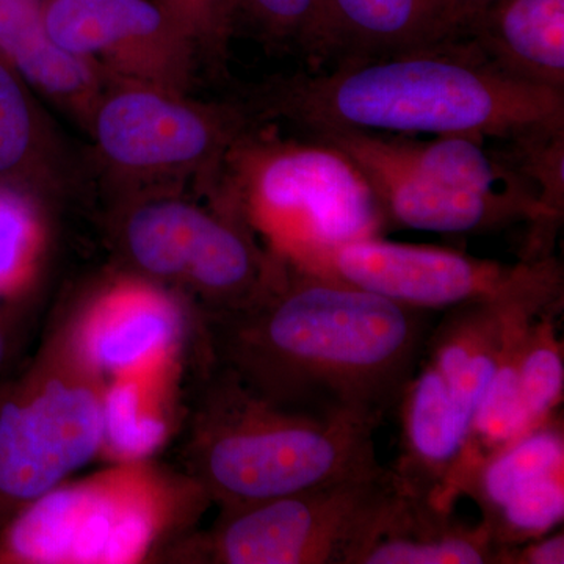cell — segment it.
I'll return each instance as SVG.
<instances>
[{
	"label": "cell",
	"instance_id": "cell-1",
	"mask_svg": "<svg viewBox=\"0 0 564 564\" xmlns=\"http://www.w3.org/2000/svg\"><path fill=\"white\" fill-rule=\"evenodd\" d=\"M232 313L229 348L259 395L375 430L395 415L441 314L288 262L261 299Z\"/></svg>",
	"mask_w": 564,
	"mask_h": 564
},
{
	"label": "cell",
	"instance_id": "cell-2",
	"mask_svg": "<svg viewBox=\"0 0 564 564\" xmlns=\"http://www.w3.org/2000/svg\"><path fill=\"white\" fill-rule=\"evenodd\" d=\"M274 118L307 137L329 132L508 140L564 128V91L522 84L481 61L466 40L383 57L344 58L318 76L281 82Z\"/></svg>",
	"mask_w": 564,
	"mask_h": 564
},
{
	"label": "cell",
	"instance_id": "cell-3",
	"mask_svg": "<svg viewBox=\"0 0 564 564\" xmlns=\"http://www.w3.org/2000/svg\"><path fill=\"white\" fill-rule=\"evenodd\" d=\"M256 395L237 384L223 389L204 455L212 486L234 511L383 469L373 426Z\"/></svg>",
	"mask_w": 564,
	"mask_h": 564
},
{
	"label": "cell",
	"instance_id": "cell-4",
	"mask_svg": "<svg viewBox=\"0 0 564 564\" xmlns=\"http://www.w3.org/2000/svg\"><path fill=\"white\" fill-rule=\"evenodd\" d=\"M231 195L288 263L329 245L378 236L386 223L369 182L326 141L239 137L225 162Z\"/></svg>",
	"mask_w": 564,
	"mask_h": 564
},
{
	"label": "cell",
	"instance_id": "cell-5",
	"mask_svg": "<svg viewBox=\"0 0 564 564\" xmlns=\"http://www.w3.org/2000/svg\"><path fill=\"white\" fill-rule=\"evenodd\" d=\"M291 265L436 313L474 303L563 311V267L555 256L503 263L369 236L323 247Z\"/></svg>",
	"mask_w": 564,
	"mask_h": 564
},
{
	"label": "cell",
	"instance_id": "cell-6",
	"mask_svg": "<svg viewBox=\"0 0 564 564\" xmlns=\"http://www.w3.org/2000/svg\"><path fill=\"white\" fill-rule=\"evenodd\" d=\"M389 467L236 510L215 540L229 564H355L395 492Z\"/></svg>",
	"mask_w": 564,
	"mask_h": 564
},
{
	"label": "cell",
	"instance_id": "cell-7",
	"mask_svg": "<svg viewBox=\"0 0 564 564\" xmlns=\"http://www.w3.org/2000/svg\"><path fill=\"white\" fill-rule=\"evenodd\" d=\"M87 126L104 162L139 180L218 169L243 133L242 118L231 110L124 80H104Z\"/></svg>",
	"mask_w": 564,
	"mask_h": 564
},
{
	"label": "cell",
	"instance_id": "cell-8",
	"mask_svg": "<svg viewBox=\"0 0 564 564\" xmlns=\"http://www.w3.org/2000/svg\"><path fill=\"white\" fill-rule=\"evenodd\" d=\"M126 242L141 269L185 278L232 311L261 299L284 269V261L263 258L232 223L180 199L137 207L126 225Z\"/></svg>",
	"mask_w": 564,
	"mask_h": 564
},
{
	"label": "cell",
	"instance_id": "cell-9",
	"mask_svg": "<svg viewBox=\"0 0 564 564\" xmlns=\"http://www.w3.org/2000/svg\"><path fill=\"white\" fill-rule=\"evenodd\" d=\"M51 39L104 80L187 95L195 44L155 0H44Z\"/></svg>",
	"mask_w": 564,
	"mask_h": 564
},
{
	"label": "cell",
	"instance_id": "cell-10",
	"mask_svg": "<svg viewBox=\"0 0 564 564\" xmlns=\"http://www.w3.org/2000/svg\"><path fill=\"white\" fill-rule=\"evenodd\" d=\"M32 502L3 534L0 562L132 563L154 534L148 503L117 486H73Z\"/></svg>",
	"mask_w": 564,
	"mask_h": 564
},
{
	"label": "cell",
	"instance_id": "cell-11",
	"mask_svg": "<svg viewBox=\"0 0 564 564\" xmlns=\"http://www.w3.org/2000/svg\"><path fill=\"white\" fill-rule=\"evenodd\" d=\"M102 443L101 403L62 384L0 402V505L32 502L90 462Z\"/></svg>",
	"mask_w": 564,
	"mask_h": 564
},
{
	"label": "cell",
	"instance_id": "cell-12",
	"mask_svg": "<svg viewBox=\"0 0 564 564\" xmlns=\"http://www.w3.org/2000/svg\"><path fill=\"white\" fill-rule=\"evenodd\" d=\"M313 139L333 144L355 161L383 163L456 191L507 196L532 204L541 215V251L544 256L554 254L560 229L544 210L536 188L503 152L486 148L485 139L443 135L417 141L410 137L369 132H329Z\"/></svg>",
	"mask_w": 564,
	"mask_h": 564
},
{
	"label": "cell",
	"instance_id": "cell-13",
	"mask_svg": "<svg viewBox=\"0 0 564 564\" xmlns=\"http://www.w3.org/2000/svg\"><path fill=\"white\" fill-rule=\"evenodd\" d=\"M350 161L372 187L386 226L437 234H485L525 223L522 261L543 256L541 215L532 204L444 187L383 163Z\"/></svg>",
	"mask_w": 564,
	"mask_h": 564
},
{
	"label": "cell",
	"instance_id": "cell-14",
	"mask_svg": "<svg viewBox=\"0 0 564 564\" xmlns=\"http://www.w3.org/2000/svg\"><path fill=\"white\" fill-rule=\"evenodd\" d=\"M564 496V422L554 415L486 458L463 486L481 513L494 518H530Z\"/></svg>",
	"mask_w": 564,
	"mask_h": 564
},
{
	"label": "cell",
	"instance_id": "cell-15",
	"mask_svg": "<svg viewBox=\"0 0 564 564\" xmlns=\"http://www.w3.org/2000/svg\"><path fill=\"white\" fill-rule=\"evenodd\" d=\"M463 39L510 79L564 91V0H497Z\"/></svg>",
	"mask_w": 564,
	"mask_h": 564
},
{
	"label": "cell",
	"instance_id": "cell-16",
	"mask_svg": "<svg viewBox=\"0 0 564 564\" xmlns=\"http://www.w3.org/2000/svg\"><path fill=\"white\" fill-rule=\"evenodd\" d=\"M500 554L480 522L458 521L397 485L355 564H500Z\"/></svg>",
	"mask_w": 564,
	"mask_h": 564
},
{
	"label": "cell",
	"instance_id": "cell-17",
	"mask_svg": "<svg viewBox=\"0 0 564 564\" xmlns=\"http://www.w3.org/2000/svg\"><path fill=\"white\" fill-rule=\"evenodd\" d=\"M325 6L344 58L432 50L466 33L454 0H325Z\"/></svg>",
	"mask_w": 564,
	"mask_h": 564
},
{
	"label": "cell",
	"instance_id": "cell-18",
	"mask_svg": "<svg viewBox=\"0 0 564 564\" xmlns=\"http://www.w3.org/2000/svg\"><path fill=\"white\" fill-rule=\"evenodd\" d=\"M0 58L22 80L88 124L102 76L51 39L44 0H0Z\"/></svg>",
	"mask_w": 564,
	"mask_h": 564
},
{
	"label": "cell",
	"instance_id": "cell-19",
	"mask_svg": "<svg viewBox=\"0 0 564 564\" xmlns=\"http://www.w3.org/2000/svg\"><path fill=\"white\" fill-rule=\"evenodd\" d=\"M176 314L154 293L124 289L111 296L88 333V351L104 369L131 367L172 340Z\"/></svg>",
	"mask_w": 564,
	"mask_h": 564
},
{
	"label": "cell",
	"instance_id": "cell-20",
	"mask_svg": "<svg viewBox=\"0 0 564 564\" xmlns=\"http://www.w3.org/2000/svg\"><path fill=\"white\" fill-rule=\"evenodd\" d=\"M562 313L536 315L519 326L508 344V359L529 430L563 413L564 347L558 333Z\"/></svg>",
	"mask_w": 564,
	"mask_h": 564
},
{
	"label": "cell",
	"instance_id": "cell-21",
	"mask_svg": "<svg viewBox=\"0 0 564 564\" xmlns=\"http://www.w3.org/2000/svg\"><path fill=\"white\" fill-rule=\"evenodd\" d=\"M20 74L0 58V177L55 182L54 151Z\"/></svg>",
	"mask_w": 564,
	"mask_h": 564
},
{
	"label": "cell",
	"instance_id": "cell-22",
	"mask_svg": "<svg viewBox=\"0 0 564 564\" xmlns=\"http://www.w3.org/2000/svg\"><path fill=\"white\" fill-rule=\"evenodd\" d=\"M237 14H245L265 35L291 41L322 55L336 52L325 0H236Z\"/></svg>",
	"mask_w": 564,
	"mask_h": 564
},
{
	"label": "cell",
	"instance_id": "cell-23",
	"mask_svg": "<svg viewBox=\"0 0 564 564\" xmlns=\"http://www.w3.org/2000/svg\"><path fill=\"white\" fill-rule=\"evenodd\" d=\"M39 239L32 203L20 192L0 188V296L9 295L28 276Z\"/></svg>",
	"mask_w": 564,
	"mask_h": 564
},
{
	"label": "cell",
	"instance_id": "cell-24",
	"mask_svg": "<svg viewBox=\"0 0 564 564\" xmlns=\"http://www.w3.org/2000/svg\"><path fill=\"white\" fill-rule=\"evenodd\" d=\"M102 411V440L124 458L151 454L165 436V425L140 413V397L133 384H118L107 393Z\"/></svg>",
	"mask_w": 564,
	"mask_h": 564
},
{
	"label": "cell",
	"instance_id": "cell-25",
	"mask_svg": "<svg viewBox=\"0 0 564 564\" xmlns=\"http://www.w3.org/2000/svg\"><path fill=\"white\" fill-rule=\"evenodd\" d=\"M185 35L198 54L221 58L228 50L236 24V0H155Z\"/></svg>",
	"mask_w": 564,
	"mask_h": 564
},
{
	"label": "cell",
	"instance_id": "cell-26",
	"mask_svg": "<svg viewBox=\"0 0 564 564\" xmlns=\"http://www.w3.org/2000/svg\"><path fill=\"white\" fill-rule=\"evenodd\" d=\"M564 533L563 527L554 532L525 541L514 547L502 549L500 564H563Z\"/></svg>",
	"mask_w": 564,
	"mask_h": 564
},
{
	"label": "cell",
	"instance_id": "cell-27",
	"mask_svg": "<svg viewBox=\"0 0 564 564\" xmlns=\"http://www.w3.org/2000/svg\"><path fill=\"white\" fill-rule=\"evenodd\" d=\"M454 2L455 6L458 7L467 29V25H469V22L473 21L475 17H478L481 11L489 9L497 0H454Z\"/></svg>",
	"mask_w": 564,
	"mask_h": 564
},
{
	"label": "cell",
	"instance_id": "cell-28",
	"mask_svg": "<svg viewBox=\"0 0 564 564\" xmlns=\"http://www.w3.org/2000/svg\"><path fill=\"white\" fill-rule=\"evenodd\" d=\"M6 350H7L6 332H3V326L0 325V366H2L3 358H6Z\"/></svg>",
	"mask_w": 564,
	"mask_h": 564
}]
</instances>
